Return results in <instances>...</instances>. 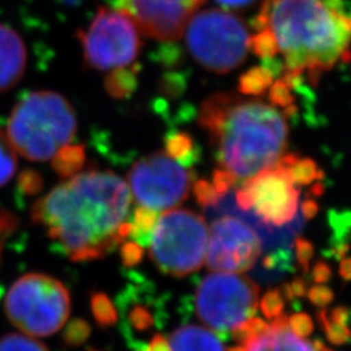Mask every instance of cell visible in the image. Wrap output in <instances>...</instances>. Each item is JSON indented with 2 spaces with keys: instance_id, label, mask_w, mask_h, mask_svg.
<instances>
[{
  "instance_id": "18",
  "label": "cell",
  "mask_w": 351,
  "mask_h": 351,
  "mask_svg": "<svg viewBox=\"0 0 351 351\" xmlns=\"http://www.w3.org/2000/svg\"><path fill=\"white\" fill-rule=\"evenodd\" d=\"M85 149L84 146L68 145L58 151L52 158V168L63 180L77 175L85 164Z\"/></svg>"
},
{
  "instance_id": "9",
  "label": "cell",
  "mask_w": 351,
  "mask_h": 351,
  "mask_svg": "<svg viewBox=\"0 0 351 351\" xmlns=\"http://www.w3.org/2000/svg\"><path fill=\"white\" fill-rule=\"evenodd\" d=\"M84 59L90 68L112 71L133 63L141 50L139 29L120 10L99 7L86 30L78 32Z\"/></svg>"
},
{
  "instance_id": "3",
  "label": "cell",
  "mask_w": 351,
  "mask_h": 351,
  "mask_svg": "<svg viewBox=\"0 0 351 351\" xmlns=\"http://www.w3.org/2000/svg\"><path fill=\"white\" fill-rule=\"evenodd\" d=\"M285 116L259 99L217 93L202 103L198 123L207 132L220 168L247 180L276 165L288 141Z\"/></svg>"
},
{
  "instance_id": "37",
  "label": "cell",
  "mask_w": 351,
  "mask_h": 351,
  "mask_svg": "<svg viewBox=\"0 0 351 351\" xmlns=\"http://www.w3.org/2000/svg\"><path fill=\"white\" fill-rule=\"evenodd\" d=\"M17 224H19V220L12 213L5 210L0 213V264H1V252L4 249V243L12 234V232H14Z\"/></svg>"
},
{
  "instance_id": "36",
  "label": "cell",
  "mask_w": 351,
  "mask_h": 351,
  "mask_svg": "<svg viewBox=\"0 0 351 351\" xmlns=\"http://www.w3.org/2000/svg\"><path fill=\"white\" fill-rule=\"evenodd\" d=\"M307 298L316 307H326L335 300L333 290L324 284H316L307 290Z\"/></svg>"
},
{
  "instance_id": "38",
  "label": "cell",
  "mask_w": 351,
  "mask_h": 351,
  "mask_svg": "<svg viewBox=\"0 0 351 351\" xmlns=\"http://www.w3.org/2000/svg\"><path fill=\"white\" fill-rule=\"evenodd\" d=\"M237 178L223 168L215 169L213 173V184L215 189L224 197L232 189L234 188Z\"/></svg>"
},
{
  "instance_id": "11",
  "label": "cell",
  "mask_w": 351,
  "mask_h": 351,
  "mask_svg": "<svg viewBox=\"0 0 351 351\" xmlns=\"http://www.w3.org/2000/svg\"><path fill=\"white\" fill-rule=\"evenodd\" d=\"M236 203L267 226H284L298 213L300 189L287 171L274 165L247 178L236 193Z\"/></svg>"
},
{
  "instance_id": "28",
  "label": "cell",
  "mask_w": 351,
  "mask_h": 351,
  "mask_svg": "<svg viewBox=\"0 0 351 351\" xmlns=\"http://www.w3.org/2000/svg\"><path fill=\"white\" fill-rule=\"evenodd\" d=\"M0 351H49L36 339L21 335H8L0 337Z\"/></svg>"
},
{
  "instance_id": "35",
  "label": "cell",
  "mask_w": 351,
  "mask_h": 351,
  "mask_svg": "<svg viewBox=\"0 0 351 351\" xmlns=\"http://www.w3.org/2000/svg\"><path fill=\"white\" fill-rule=\"evenodd\" d=\"M294 247H295L297 263L300 264V267L303 269V274H307L310 262L314 256V245L307 239L298 237L294 241Z\"/></svg>"
},
{
  "instance_id": "22",
  "label": "cell",
  "mask_w": 351,
  "mask_h": 351,
  "mask_svg": "<svg viewBox=\"0 0 351 351\" xmlns=\"http://www.w3.org/2000/svg\"><path fill=\"white\" fill-rule=\"evenodd\" d=\"M288 172L289 177L295 185H310L323 178L324 173L319 169L317 164L308 158H298L294 163L284 169Z\"/></svg>"
},
{
  "instance_id": "5",
  "label": "cell",
  "mask_w": 351,
  "mask_h": 351,
  "mask_svg": "<svg viewBox=\"0 0 351 351\" xmlns=\"http://www.w3.org/2000/svg\"><path fill=\"white\" fill-rule=\"evenodd\" d=\"M5 313L21 332L47 337L65 326L71 314V294L63 282L53 277L27 274L10 289Z\"/></svg>"
},
{
  "instance_id": "54",
  "label": "cell",
  "mask_w": 351,
  "mask_h": 351,
  "mask_svg": "<svg viewBox=\"0 0 351 351\" xmlns=\"http://www.w3.org/2000/svg\"><path fill=\"white\" fill-rule=\"evenodd\" d=\"M0 294H1V289H0Z\"/></svg>"
},
{
  "instance_id": "14",
  "label": "cell",
  "mask_w": 351,
  "mask_h": 351,
  "mask_svg": "<svg viewBox=\"0 0 351 351\" xmlns=\"http://www.w3.org/2000/svg\"><path fill=\"white\" fill-rule=\"evenodd\" d=\"M26 47L12 27L0 24V93L12 88L25 73Z\"/></svg>"
},
{
  "instance_id": "53",
  "label": "cell",
  "mask_w": 351,
  "mask_h": 351,
  "mask_svg": "<svg viewBox=\"0 0 351 351\" xmlns=\"http://www.w3.org/2000/svg\"><path fill=\"white\" fill-rule=\"evenodd\" d=\"M88 351H99V350H94V349H90Z\"/></svg>"
},
{
  "instance_id": "42",
  "label": "cell",
  "mask_w": 351,
  "mask_h": 351,
  "mask_svg": "<svg viewBox=\"0 0 351 351\" xmlns=\"http://www.w3.org/2000/svg\"><path fill=\"white\" fill-rule=\"evenodd\" d=\"M311 278L315 284H326L332 278V268L329 264L319 261L311 271Z\"/></svg>"
},
{
  "instance_id": "29",
  "label": "cell",
  "mask_w": 351,
  "mask_h": 351,
  "mask_svg": "<svg viewBox=\"0 0 351 351\" xmlns=\"http://www.w3.org/2000/svg\"><path fill=\"white\" fill-rule=\"evenodd\" d=\"M261 311L267 319H275L282 314L285 307V300L281 294L280 289H269L265 291V294L261 301Z\"/></svg>"
},
{
  "instance_id": "1",
  "label": "cell",
  "mask_w": 351,
  "mask_h": 351,
  "mask_svg": "<svg viewBox=\"0 0 351 351\" xmlns=\"http://www.w3.org/2000/svg\"><path fill=\"white\" fill-rule=\"evenodd\" d=\"M132 194L111 171L88 169L66 178L32 207L43 226L75 262L104 258L130 232Z\"/></svg>"
},
{
  "instance_id": "15",
  "label": "cell",
  "mask_w": 351,
  "mask_h": 351,
  "mask_svg": "<svg viewBox=\"0 0 351 351\" xmlns=\"http://www.w3.org/2000/svg\"><path fill=\"white\" fill-rule=\"evenodd\" d=\"M172 351H226V348L213 330L199 326L177 328L171 335Z\"/></svg>"
},
{
  "instance_id": "12",
  "label": "cell",
  "mask_w": 351,
  "mask_h": 351,
  "mask_svg": "<svg viewBox=\"0 0 351 351\" xmlns=\"http://www.w3.org/2000/svg\"><path fill=\"white\" fill-rule=\"evenodd\" d=\"M263 243L247 223L232 215L213 220L208 233L206 263L216 272H247L262 255Z\"/></svg>"
},
{
  "instance_id": "32",
  "label": "cell",
  "mask_w": 351,
  "mask_h": 351,
  "mask_svg": "<svg viewBox=\"0 0 351 351\" xmlns=\"http://www.w3.org/2000/svg\"><path fill=\"white\" fill-rule=\"evenodd\" d=\"M269 101L274 104V107L280 108H288L291 104H294V95L291 93V88L288 84L280 78L276 82H274L269 86Z\"/></svg>"
},
{
  "instance_id": "21",
  "label": "cell",
  "mask_w": 351,
  "mask_h": 351,
  "mask_svg": "<svg viewBox=\"0 0 351 351\" xmlns=\"http://www.w3.org/2000/svg\"><path fill=\"white\" fill-rule=\"evenodd\" d=\"M165 152L184 167H190L195 158V147L191 136L177 132L165 139Z\"/></svg>"
},
{
  "instance_id": "51",
  "label": "cell",
  "mask_w": 351,
  "mask_h": 351,
  "mask_svg": "<svg viewBox=\"0 0 351 351\" xmlns=\"http://www.w3.org/2000/svg\"><path fill=\"white\" fill-rule=\"evenodd\" d=\"M64 3H66V4H75V3H78L80 0H62Z\"/></svg>"
},
{
  "instance_id": "17",
  "label": "cell",
  "mask_w": 351,
  "mask_h": 351,
  "mask_svg": "<svg viewBox=\"0 0 351 351\" xmlns=\"http://www.w3.org/2000/svg\"><path fill=\"white\" fill-rule=\"evenodd\" d=\"M275 75L276 73L265 64L254 66L241 75L239 81V93L246 97H262L274 84Z\"/></svg>"
},
{
  "instance_id": "33",
  "label": "cell",
  "mask_w": 351,
  "mask_h": 351,
  "mask_svg": "<svg viewBox=\"0 0 351 351\" xmlns=\"http://www.w3.org/2000/svg\"><path fill=\"white\" fill-rule=\"evenodd\" d=\"M128 320L130 328L138 330V332H145L149 330L154 326V316L151 314L150 310L145 306H134L130 313L128 315Z\"/></svg>"
},
{
  "instance_id": "43",
  "label": "cell",
  "mask_w": 351,
  "mask_h": 351,
  "mask_svg": "<svg viewBox=\"0 0 351 351\" xmlns=\"http://www.w3.org/2000/svg\"><path fill=\"white\" fill-rule=\"evenodd\" d=\"M326 315H328V319L336 324H341V326H349L350 323V310L345 306H337V307H333L330 311L326 310Z\"/></svg>"
},
{
  "instance_id": "16",
  "label": "cell",
  "mask_w": 351,
  "mask_h": 351,
  "mask_svg": "<svg viewBox=\"0 0 351 351\" xmlns=\"http://www.w3.org/2000/svg\"><path fill=\"white\" fill-rule=\"evenodd\" d=\"M246 351H313V346L287 328L281 330L268 329V332L249 342Z\"/></svg>"
},
{
  "instance_id": "6",
  "label": "cell",
  "mask_w": 351,
  "mask_h": 351,
  "mask_svg": "<svg viewBox=\"0 0 351 351\" xmlns=\"http://www.w3.org/2000/svg\"><path fill=\"white\" fill-rule=\"evenodd\" d=\"M208 228L199 213L185 208L158 216L150 239V258L165 275L185 277L202 268Z\"/></svg>"
},
{
  "instance_id": "4",
  "label": "cell",
  "mask_w": 351,
  "mask_h": 351,
  "mask_svg": "<svg viewBox=\"0 0 351 351\" xmlns=\"http://www.w3.org/2000/svg\"><path fill=\"white\" fill-rule=\"evenodd\" d=\"M75 110L53 91H33L19 101L7 123V137L14 151L33 162H47L73 142Z\"/></svg>"
},
{
  "instance_id": "34",
  "label": "cell",
  "mask_w": 351,
  "mask_h": 351,
  "mask_svg": "<svg viewBox=\"0 0 351 351\" xmlns=\"http://www.w3.org/2000/svg\"><path fill=\"white\" fill-rule=\"evenodd\" d=\"M289 328L295 336L307 339L314 332V322L310 315L297 313L289 317Z\"/></svg>"
},
{
  "instance_id": "40",
  "label": "cell",
  "mask_w": 351,
  "mask_h": 351,
  "mask_svg": "<svg viewBox=\"0 0 351 351\" xmlns=\"http://www.w3.org/2000/svg\"><path fill=\"white\" fill-rule=\"evenodd\" d=\"M281 290V294L284 297V300L287 301H294L295 298H301L307 294V281L303 280L301 277H297L295 280H293L291 282L285 284Z\"/></svg>"
},
{
  "instance_id": "24",
  "label": "cell",
  "mask_w": 351,
  "mask_h": 351,
  "mask_svg": "<svg viewBox=\"0 0 351 351\" xmlns=\"http://www.w3.org/2000/svg\"><path fill=\"white\" fill-rule=\"evenodd\" d=\"M17 168V156L8 137L0 130V188L12 180Z\"/></svg>"
},
{
  "instance_id": "13",
  "label": "cell",
  "mask_w": 351,
  "mask_h": 351,
  "mask_svg": "<svg viewBox=\"0 0 351 351\" xmlns=\"http://www.w3.org/2000/svg\"><path fill=\"white\" fill-rule=\"evenodd\" d=\"M202 3L203 0H119L117 10L128 13L143 34L171 42L184 34L190 17Z\"/></svg>"
},
{
  "instance_id": "50",
  "label": "cell",
  "mask_w": 351,
  "mask_h": 351,
  "mask_svg": "<svg viewBox=\"0 0 351 351\" xmlns=\"http://www.w3.org/2000/svg\"><path fill=\"white\" fill-rule=\"evenodd\" d=\"M226 351H246V346L239 345V346H234V348H229Z\"/></svg>"
},
{
  "instance_id": "7",
  "label": "cell",
  "mask_w": 351,
  "mask_h": 351,
  "mask_svg": "<svg viewBox=\"0 0 351 351\" xmlns=\"http://www.w3.org/2000/svg\"><path fill=\"white\" fill-rule=\"evenodd\" d=\"M185 34L195 62L217 75L239 66L250 50V36L243 21L239 16L221 10L193 14Z\"/></svg>"
},
{
  "instance_id": "23",
  "label": "cell",
  "mask_w": 351,
  "mask_h": 351,
  "mask_svg": "<svg viewBox=\"0 0 351 351\" xmlns=\"http://www.w3.org/2000/svg\"><path fill=\"white\" fill-rule=\"evenodd\" d=\"M91 311L97 323L103 328L112 326L117 323V311L104 293H94L91 295Z\"/></svg>"
},
{
  "instance_id": "41",
  "label": "cell",
  "mask_w": 351,
  "mask_h": 351,
  "mask_svg": "<svg viewBox=\"0 0 351 351\" xmlns=\"http://www.w3.org/2000/svg\"><path fill=\"white\" fill-rule=\"evenodd\" d=\"M19 184L21 190H24L26 194H36L42 189L43 181L42 177L38 175L37 172L26 171L19 178Z\"/></svg>"
},
{
  "instance_id": "8",
  "label": "cell",
  "mask_w": 351,
  "mask_h": 351,
  "mask_svg": "<svg viewBox=\"0 0 351 351\" xmlns=\"http://www.w3.org/2000/svg\"><path fill=\"white\" fill-rule=\"evenodd\" d=\"M261 289L246 275L215 272L202 280L194 306L204 326L224 335L256 314Z\"/></svg>"
},
{
  "instance_id": "31",
  "label": "cell",
  "mask_w": 351,
  "mask_h": 351,
  "mask_svg": "<svg viewBox=\"0 0 351 351\" xmlns=\"http://www.w3.org/2000/svg\"><path fill=\"white\" fill-rule=\"evenodd\" d=\"M193 191H194L195 199L202 207L216 206L223 198V195L215 189L213 182H210L208 180L195 181L193 185Z\"/></svg>"
},
{
  "instance_id": "45",
  "label": "cell",
  "mask_w": 351,
  "mask_h": 351,
  "mask_svg": "<svg viewBox=\"0 0 351 351\" xmlns=\"http://www.w3.org/2000/svg\"><path fill=\"white\" fill-rule=\"evenodd\" d=\"M319 211V204L314 199H306L302 203V213L304 216V219L310 220L316 216V213Z\"/></svg>"
},
{
  "instance_id": "20",
  "label": "cell",
  "mask_w": 351,
  "mask_h": 351,
  "mask_svg": "<svg viewBox=\"0 0 351 351\" xmlns=\"http://www.w3.org/2000/svg\"><path fill=\"white\" fill-rule=\"evenodd\" d=\"M137 88V73L130 68H116L106 78V88L113 98H128Z\"/></svg>"
},
{
  "instance_id": "44",
  "label": "cell",
  "mask_w": 351,
  "mask_h": 351,
  "mask_svg": "<svg viewBox=\"0 0 351 351\" xmlns=\"http://www.w3.org/2000/svg\"><path fill=\"white\" fill-rule=\"evenodd\" d=\"M146 351H172L171 350V343L169 341L164 337L163 335L156 333L146 346Z\"/></svg>"
},
{
  "instance_id": "30",
  "label": "cell",
  "mask_w": 351,
  "mask_h": 351,
  "mask_svg": "<svg viewBox=\"0 0 351 351\" xmlns=\"http://www.w3.org/2000/svg\"><path fill=\"white\" fill-rule=\"evenodd\" d=\"M90 332H91V328L88 326V322L82 319H75L65 326L63 335L64 342L68 346H73V348L80 346L88 339Z\"/></svg>"
},
{
  "instance_id": "10",
  "label": "cell",
  "mask_w": 351,
  "mask_h": 351,
  "mask_svg": "<svg viewBox=\"0 0 351 351\" xmlns=\"http://www.w3.org/2000/svg\"><path fill=\"white\" fill-rule=\"evenodd\" d=\"M191 178L188 169L167 152H155L133 164L129 184L139 207L160 213L188 198Z\"/></svg>"
},
{
  "instance_id": "39",
  "label": "cell",
  "mask_w": 351,
  "mask_h": 351,
  "mask_svg": "<svg viewBox=\"0 0 351 351\" xmlns=\"http://www.w3.org/2000/svg\"><path fill=\"white\" fill-rule=\"evenodd\" d=\"M143 256V246H141L138 243L129 241V242H123L121 246V259L123 263L125 264L126 267H133L136 264L141 263Z\"/></svg>"
},
{
  "instance_id": "2",
  "label": "cell",
  "mask_w": 351,
  "mask_h": 351,
  "mask_svg": "<svg viewBox=\"0 0 351 351\" xmlns=\"http://www.w3.org/2000/svg\"><path fill=\"white\" fill-rule=\"evenodd\" d=\"M254 27L271 32L285 71L307 73L314 85L351 59V10L343 0H263Z\"/></svg>"
},
{
  "instance_id": "27",
  "label": "cell",
  "mask_w": 351,
  "mask_h": 351,
  "mask_svg": "<svg viewBox=\"0 0 351 351\" xmlns=\"http://www.w3.org/2000/svg\"><path fill=\"white\" fill-rule=\"evenodd\" d=\"M256 32L258 33L254 37L250 38L251 50L254 51V53L258 55L259 58H262L263 60L274 59L278 52L275 38L267 29H261Z\"/></svg>"
},
{
  "instance_id": "46",
  "label": "cell",
  "mask_w": 351,
  "mask_h": 351,
  "mask_svg": "<svg viewBox=\"0 0 351 351\" xmlns=\"http://www.w3.org/2000/svg\"><path fill=\"white\" fill-rule=\"evenodd\" d=\"M220 5L226 8H232V10H241L245 7L251 5L255 0H216Z\"/></svg>"
},
{
  "instance_id": "48",
  "label": "cell",
  "mask_w": 351,
  "mask_h": 351,
  "mask_svg": "<svg viewBox=\"0 0 351 351\" xmlns=\"http://www.w3.org/2000/svg\"><path fill=\"white\" fill-rule=\"evenodd\" d=\"M311 346H313V351H333L330 348H328L320 339H314Z\"/></svg>"
},
{
  "instance_id": "52",
  "label": "cell",
  "mask_w": 351,
  "mask_h": 351,
  "mask_svg": "<svg viewBox=\"0 0 351 351\" xmlns=\"http://www.w3.org/2000/svg\"><path fill=\"white\" fill-rule=\"evenodd\" d=\"M136 351H146V346H143V345H141V346H139L138 349H137V350Z\"/></svg>"
},
{
  "instance_id": "47",
  "label": "cell",
  "mask_w": 351,
  "mask_h": 351,
  "mask_svg": "<svg viewBox=\"0 0 351 351\" xmlns=\"http://www.w3.org/2000/svg\"><path fill=\"white\" fill-rule=\"evenodd\" d=\"M339 276L345 281H351V258H342L339 262Z\"/></svg>"
},
{
  "instance_id": "26",
  "label": "cell",
  "mask_w": 351,
  "mask_h": 351,
  "mask_svg": "<svg viewBox=\"0 0 351 351\" xmlns=\"http://www.w3.org/2000/svg\"><path fill=\"white\" fill-rule=\"evenodd\" d=\"M317 323L323 328V330L326 332V339L328 341L335 345V346H342L351 341V329L350 326H341L336 324L333 322H330L328 319L326 308L320 310L316 314Z\"/></svg>"
},
{
  "instance_id": "49",
  "label": "cell",
  "mask_w": 351,
  "mask_h": 351,
  "mask_svg": "<svg viewBox=\"0 0 351 351\" xmlns=\"http://www.w3.org/2000/svg\"><path fill=\"white\" fill-rule=\"evenodd\" d=\"M324 190H326V188L323 186V184H320V182L316 181L314 184V186L310 190V194H313L314 197H320V195L324 193Z\"/></svg>"
},
{
  "instance_id": "19",
  "label": "cell",
  "mask_w": 351,
  "mask_h": 351,
  "mask_svg": "<svg viewBox=\"0 0 351 351\" xmlns=\"http://www.w3.org/2000/svg\"><path fill=\"white\" fill-rule=\"evenodd\" d=\"M158 219V213L143 207H138L133 215H130V241L141 246H147L150 243L151 233Z\"/></svg>"
},
{
  "instance_id": "25",
  "label": "cell",
  "mask_w": 351,
  "mask_h": 351,
  "mask_svg": "<svg viewBox=\"0 0 351 351\" xmlns=\"http://www.w3.org/2000/svg\"><path fill=\"white\" fill-rule=\"evenodd\" d=\"M268 329H269V324L265 323L263 319L252 316L232 330V339H234L239 345L246 346L252 339H258L259 336L268 332Z\"/></svg>"
}]
</instances>
